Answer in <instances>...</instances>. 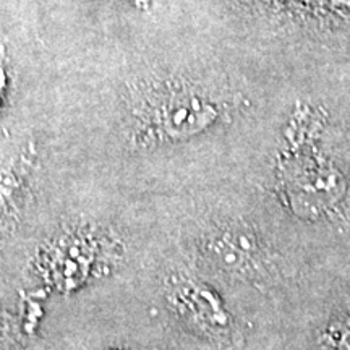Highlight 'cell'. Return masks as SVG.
Wrapping results in <instances>:
<instances>
[{
	"mask_svg": "<svg viewBox=\"0 0 350 350\" xmlns=\"http://www.w3.org/2000/svg\"><path fill=\"white\" fill-rule=\"evenodd\" d=\"M334 342L338 350H350V321L339 327V331L334 336Z\"/></svg>",
	"mask_w": 350,
	"mask_h": 350,
	"instance_id": "cell-1",
	"label": "cell"
}]
</instances>
